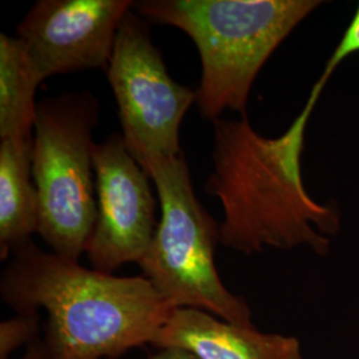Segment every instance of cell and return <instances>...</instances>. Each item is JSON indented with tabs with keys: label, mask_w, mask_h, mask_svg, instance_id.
Returning <instances> with one entry per match:
<instances>
[{
	"label": "cell",
	"mask_w": 359,
	"mask_h": 359,
	"mask_svg": "<svg viewBox=\"0 0 359 359\" xmlns=\"http://www.w3.org/2000/svg\"><path fill=\"white\" fill-rule=\"evenodd\" d=\"M322 90L316 83L302 112L277 139L257 135L246 117L215 120L213 172L205 191L224 208L219 244L248 256L302 245L318 255L329 252L339 218L310 198L301 176L305 129Z\"/></svg>",
	"instance_id": "6da1fadb"
},
{
	"label": "cell",
	"mask_w": 359,
	"mask_h": 359,
	"mask_svg": "<svg viewBox=\"0 0 359 359\" xmlns=\"http://www.w3.org/2000/svg\"><path fill=\"white\" fill-rule=\"evenodd\" d=\"M0 295L16 314L47 311L48 359H115L154 345L175 309L144 276L88 269L32 240L11 253Z\"/></svg>",
	"instance_id": "7a4b0ae2"
},
{
	"label": "cell",
	"mask_w": 359,
	"mask_h": 359,
	"mask_svg": "<svg viewBox=\"0 0 359 359\" xmlns=\"http://www.w3.org/2000/svg\"><path fill=\"white\" fill-rule=\"evenodd\" d=\"M320 1L314 0H145V19L184 31L197 47L203 76L200 114L217 120L225 109L246 117L257 74L270 55Z\"/></svg>",
	"instance_id": "3957f363"
},
{
	"label": "cell",
	"mask_w": 359,
	"mask_h": 359,
	"mask_svg": "<svg viewBox=\"0 0 359 359\" xmlns=\"http://www.w3.org/2000/svg\"><path fill=\"white\" fill-rule=\"evenodd\" d=\"M145 173L154 181L161 216L139 262L142 276L175 309H198L238 326H255L246 301L218 276L219 224L196 197L184 154L154 161Z\"/></svg>",
	"instance_id": "277c9868"
},
{
	"label": "cell",
	"mask_w": 359,
	"mask_h": 359,
	"mask_svg": "<svg viewBox=\"0 0 359 359\" xmlns=\"http://www.w3.org/2000/svg\"><path fill=\"white\" fill-rule=\"evenodd\" d=\"M99 103L88 92H65L38 103L32 177L39 193V231L51 252L79 261L97 219L92 181V133Z\"/></svg>",
	"instance_id": "5b68a950"
},
{
	"label": "cell",
	"mask_w": 359,
	"mask_h": 359,
	"mask_svg": "<svg viewBox=\"0 0 359 359\" xmlns=\"http://www.w3.org/2000/svg\"><path fill=\"white\" fill-rule=\"evenodd\" d=\"M107 71L132 157L145 170L154 161L179 156L180 126L196 103V90L170 77L147 23L130 11L120 25Z\"/></svg>",
	"instance_id": "8992f818"
},
{
	"label": "cell",
	"mask_w": 359,
	"mask_h": 359,
	"mask_svg": "<svg viewBox=\"0 0 359 359\" xmlns=\"http://www.w3.org/2000/svg\"><path fill=\"white\" fill-rule=\"evenodd\" d=\"M97 219L87 246L92 269L114 274L126 264H139L158 225L149 176L132 157L123 135L93 142Z\"/></svg>",
	"instance_id": "52a82bcc"
},
{
	"label": "cell",
	"mask_w": 359,
	"mask_h": 359,
	"mask_svg": "<svg viewBox=\"0 0 359 359\" xmlns=\"http://www.w3.org/2000/svg\"><path fill=\"white\" fill-rule=\"evenodd\" d=\"M130 0H39L16 28L46 80L57 74L108 69Z\"/></svg>",
	"instance_id": "ba28073f"
},
{
	"label": "cell",
	"mask_w": 359,
	"mask_h": 359,
	"mask_svg": "<svg viewBox=\"0 0 359 359\" xmlns=\"http://www.w3.org/2000/svg\"><path fill=\"white\" fill-rule=\"evenodd\" d=\"M152 346L184 350L196 359H304L293 335L238 326L198 309H173Z\"/></svg>",
	"instance_id": "9c48e42d"
},
{
	"label": "cell",
	"mask_w": 359,
	"mask_h": 359,
	"mask_svg": "<svg viewBox=\"0 0 359 359\" xmlns=\"http://www.w3.org/2000/svg\"><path fill=\"white\" fill-rule=\"evenodd\" d=\"M34 139L0 142V258L39 231V193L32 182Z\"/></svg>",
	"instance_id": "30bf717a"
},
{
	"label": "cell",
	"mask_w": 359,
	"mask_h": 359,
	"mask_svg": "<svg viewBox=\"0 0 359 359\" xmlns=\"http://www.w3.org/2000/svg\"><path fill=\"white\" fill-rule=\"evenodd\" d=\"M43 81L23 41L0 35V139H34L38 102Z\"/></svg>",
	"instance_id": "8fae6325"
},
{
	"label": "cell",
	"mask_w": 359,
	"mask_h": 359,
	"mask_svg": "<svg viewBox=\"0 0 359 359\" xmlns=\"http://www.w3.org/2000/svg\"><path fill=\"white\" fill-rule=\"evenodd\" d=\"M40 332V317L35 314H16L0 323V359H10L20 347L36 342Z\"/></svg>",
	"instance_id": "7c38bea8"
},
{
	"label": "cell",
	"mask_w": 359,
	"mask_h": 359,
	"mask_svg": "<svg viewBox=\"0 0 359 359\" xmlns=\"http://www.w3.org/2000/svg\"><path fill=\"white\" fill-rule=\"evenodd\" d=\"M359 51V7L357 13L353 19V22L350 23V26L347 27L346 32L344 34V36L341 39L339 44L337 46L335 51L333 52L332 57L329 59L327 65L329 68L332 67V69H335L338 65H341V62L344 59H346L348 55Z\"/></svg>",
	"instance_id": "4fadbf2b"
},
{
	"label": "cell",
	"mask_w": 359,
	"mask_h": 359,
	"mask_svg": "<svg viewBox=\"0 0 359 359\" xmlns=\"http://www.w3.org/2000/svg\"><path fill=\"white\" fill-rule=\"evenodd\" d=\"M149 359H196L192 354L184 351V350H177V348H164V350H157L154 354L149 355Z\"/></svg>",
	"instance_id": "5bb4252c"
},
{
	"label": "cell",
	"mask_w": 359,
	"mask_h": 359,
	"mask_svg": "<svg viewBox=\"0 0 359 359\" xmlns=\"http://www.w3.org/2000/svg\"><path fill=\"white\" fill-rule=\"evenodd\" d=\"M19 359H48L43 338H39L36 342H34L31 346L27 347L26 351Z\"/></svg>",
	"instance_id": "9a60e30c"
}]
</instances>
